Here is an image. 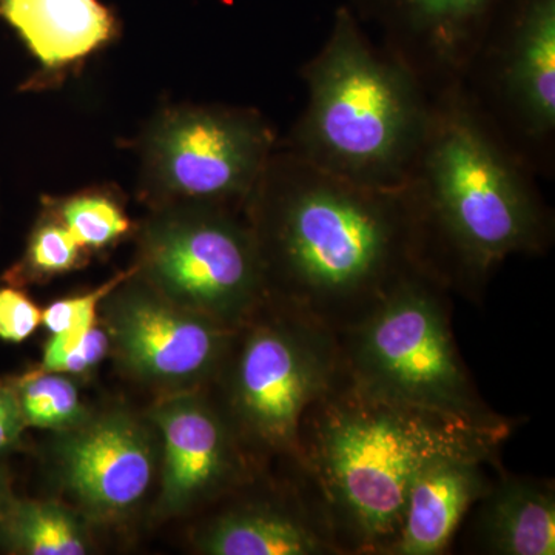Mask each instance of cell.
<instances>
[{"label": "cell", "instance_id": "cell-1", "mask_svg": "<svg viewBox=\"0 0 555 555\" xmlns=\"http://www.w3.org/2000/svg\"><path fill=\"white\" fill-rule=\"evenodd\" d=\"M266 301L341 334L430 273L406 184L369 188L278 149L244 206Z\"/></svg>", "mask_w": 555, "mask_h": 555}, {"label": "cell", "instance_id": "cell-2", "mask_svg": "<svg viewBox=\"0 0 555 555\" xmlns=\"http://www.w3.org/2000/svg\"><path fill=\"white\" fill-rule=\"evenodd\" d=\"M513 433L379 397L343 367L302 415L298 462L343 555H390L420 470L441 456L500 454Z\"/></svg>", "mask_w": 555, "mask_h": 555}, {"label": "cell", "instance_id": "cell-3", "mask_svg": "<svg viewBox=\"0 0 555 555\" xmlns=\"http://www.w3.org/2000/svg\"><path fill=\"white\" fill-rule=\"evenodd\" d=\"M406 188L430 270L470 301L506 258L545 254L553 243V217L528 167L462 86L433 94Z\"/></svg>", "mask_w": 555, "mask_h": 555}, {"label": "cell", "instance_id": "cell-4", "mask_svg": "<svg viewBox=\"0 0 555 555\" xmlns=\"http://www.w3.org/2000/svg\"><path fill=\"white\" fill-rule=\"evenodd\" d=\"M308 105L287 150L318 169L369 188H400L429 129L433 94L347 5L302 68Z\"/></svg>", "mask_w": 555, "mask_h": 555}, {"label": "cell", "instance_id": "cell-5", "mask_svg": "<svg viewBox=\"0 0 555 555\" xmlns=\"http://www.w3.org/2000/svg\"><path fill=\"white\" fill-rule=\"evenodd\" d=\"M451 292L430 273L400 284L366 320L337 335L350 377L379 397L488 429H514L478 392L456 347Z\"/></svg>", "mask_w": 555, "mask_h": 555}, {"label": "cell", "instance_id": "cell-6", "mask_svg": "<svg viewBox=\"0 0 555 555\" xmlns=\"http://www.w3.org/2000/svg\"><path fill=\"white\" fill-rule=\"evenodd\" d=\"M343 367L337 334L268 301L236 328L214 401L251 465L298 462L302 415Z\"/></svg>", "mask_w": 555, "mask_h": 555}, {"label": "cell", "instance_id": "cell-7", "mask_svg": "<svg viewBox=\"0 0 555 555\" xmlns=\"http://www.w3.org/2000/svg\"><path fill=\"white\" fill-rule=\"evenodd\" d=\"M278 147L254 108L175 105L138 139L139 190L153 208L198 204L244 210Z\"/></svg>", "mask_w": 555, "mask_h": 555}, {"label": "cell", "instance_id": "cell-8", "mask_svg": "<svg viewBox=\"0 0 555 555\" xmlns=\"http://www.w3.org/2000/svg\"><path fill=\"white\" fill-rule=\"evenodd\" d=\"M137 275L181 308L238 327L266 301L257 241L244 210L153 208L139 232Z\"/></svg>", "mask_w": 555, "mask_h": 555}, {"label": "cell", "instance_id": "cell-9", "mask_svg": "<svg viewBox=\"0 0 555 555\" xmlns=\"http://www.w3.org/2000/svg\"><path fill=\"white\" fill-rule=\"evenodd\" d=\"M477 69L485 90L467 96L535 169L555 133V0H505L469 73Z\"/></svg>", "mask_w": 555, "mask_h": 555}, {"label": "cell", "instance_id": "cell-10", "mask_svg": "<svg viewBox=\"0 0 555 555\" xmlns=\"http://www.w3.org/2000/svg\"><path fill=\"white\" fill-rule=\"evenodd\" d=\"M104 301L109 341L120 361L152 385L196 387L214 382L238 328L175 305L144 283L137 270Z\"/></svg>", "mask_w": 555, "mask_h": 555}, {"label": "cell", "instance_id": "cell-11", "mask_svg": "<svg viewBox=\"0 0 555 555\" xmlns=\"http://www.w3.org/2000/svg\"><path fill=\"white\" fill-rule=\"evenodd\" d=\"M430 94L463 86L505 0H350Z\"/></svg>", "mask_w": 555, "mask_h": 555}, {"label": "cell", "instance_id": "cell-12", "mask_svg": "<svg viewBox=\"0 0 555 555\" xmlns=\"http://www.w3.org/2000/svg\"><path fill=\"white\" fill-rule=\"evenodd\" d=\"M164 440L163 513H184L238 488L254 465L214 398L184 390L153 409Z\"/></svg>", "mask_w": 555, "mask_h": 555}, {"label": "cell", "instance_id": "cell-13", "mask_svg": "<svg viewBox=\"0 0 555 555\" xmlns=\"http://www.w3.org/2000/svg\"><path fill=\"white\" fill-rule=\"evenodd\" d=\"M195 542L210 555H343L299 462L283 489L225 507Z\"/></svg>", "mask_w": 555, "mask_h": 555}, {"label": "cell", "instance_id": "cell-14", "mask_svg": "<svg viewBox=\"0 0 555 555\" xmlns=\"http://www.w3.org/2000/svg\"><path fill=\"white\" fill-rule=\"evenodd\" d=\"M69 492L98 517H116L138 505L155 476L147 430L126 414L100 416L69 433L60 447Z\"/></svg>", "mask_w": 555, "mask_h": 555}, {"label": "cell", "instance_id": "cell-15", "mask_svg": "<svg viewBox=\"0 0 555 555\" xmlns=\"http://www.w3.org/2000/svg\"><path fill=\"white\" fill-rule=\"evenodd\" d=\"M0 20L17 33L39 69L24 91L49 89L118 36L101 0H0Z\"/></svg>", "mask_w": 555, "mask_h": 555}, {"label": "cell", "instance_id": "cell-16", "mask_svg": "<svg viewBox=\"0 0 555 555\" xmlns=\"http://www.w3.org/2000/svg\"><path fill=\"white\" fill-rule=\"evenodd\" d=\"M502 469L500 454L447 455L423 467L409 489L390 555L447 553L463 520Z\"/></svg>", "mask_w": 555, "mask_h": 555}, {"label": "cell", "instance_id": "cell-17", "mask_svg": "<svg viewBox=\"0 0 555 555\" xmlns=\"http://www.w3.org/2000/svg\"><path fill=\"white\" fill-rule=\"evenodd\" d=\"M470 513L473 553L555 554V485L550 478L514 476L502 469Z\"/></svg>", "mask_w": 555, "mask_h": 555}, {"label": "cell", "instance_id": "cell-18", "mask_svg": "<svg viewBox=\"0 0 555 555\" xmlns=\"http://www.w3.org/2000/svg\"><path fill=\"white\" fill-rule=\"evenodd\" d=\"M2 535L14 551L30 555H83L89 537L78 517L56 503L25 502L2 511Z\"/></svg>", "mask_w": 555, "mask_h": 555}, {"label": "cell", "instance_id": "cell-19", "mask_svg": "<svg viewBox=\"0 0 555 555\" xmlns=\"http://www.w3.org/2000/svg\"><path fill=\"white\" fill-rule=\"evenodd\" d=\"M46 206L69 230L83 250L112 246L131 229L122 204L109 190H86L67 198L46 201Z\"/></svg>", "mask_w": 555, "mask_h": 555}, {"label": "cell", "instance_id": "cell-20", "mask_svg": "<svg viewBox=\"0 0 555 555\" xmlns=\"http://www.w3.org/2000/svg\"><path fill=\"white\" fill-rule=\"evenodd\" d=\"M25 425L42 429H68L83 416L79 389L67 374L40 371L22 379L17 389Z\"/></svg>", "mask_w": 555, "mask_h": 555}, {"label": "cell", "instance_id": "cell-21", "mask_svg": "<svg viewBox=\"0 0 555 555\" xmlns=\"http://www.w3.org/2000/svg\"><path fill=\"white\" fill-rule=\"evenodd\" d=\"M83 248L49 210L33 232L25 257L10 272L11 281L57 275L78 268Z\"/></svg>", "mask_w": 555, "mask_h": 555}, {"label": "cell", "instance_id": "cell-22", "mask_svg": "<svg viewBox=\"0 0 555 555\" xmlns=\"http://www.w3.org/2000/svg\"><path fill=\"white\" fill-rule=\"evenodd\" d=\"M108 347V331L98 324L80 334L51 335L43 352L42 371L82 374L101 363Z\"/></svg>", "mask_w": 555, "mask_h": 555}, {"label": "cell", "instance_id": "cell-23", "mask_svg": "<svg viewBox=\"0 0 555 555\" xmlns=\"http://www.w3.org/2000/svg\"><path fill=\"white\" fill-rule=\"evenodd\" d=\"M134 270L137 269L133 266L126 272L118 273L89 294L54 301L49 308L42 310V323L49 328L51 335L80 334L89 331L96 324L98 309L108 297L109 292L115 291L124 280L133 275Z\"/></svg>", "mask_w": 555, "mask_h": 555}, {"label": "cell", "instance_id": "cell-24", "mask_svg": "<svg viewBox=\"0 0 555 555\" xmlns=\"http://www.w3.org/2000/svg\"><path fill=\"white\" fill-rule=\"evenodd\" d=\"M42 323V310L24 292L0 288V339L22 343Z\"/></svg>", "mask_w": 555, "mask_h": 555}, {"label": "cell", "instance_id": "cell-25", "mask_svg": "<svg viewBox=\"0 0 555 555\" xmlns=\"http://www.w3.org/2000/svg\"><path fill=\"white\" fill-rule=\"evenodd\" d=\"M25 422L16 393L0 386V454L20 440Z\"/></svg>", "mask_w": 555, "mask_h": 555}, {"label": "cell", "instance_id": "cell-26", "mask_svg": "<svg viewBox=\"0 0 555 555\" xmlns=\"http://www.w3.org/2000/svg\"><path fill=\"white\" fill-rule=\"evenodd\" d=\"M3 511V489L2 485H0V513Z\"/></svg>", "mask_w": 555, "mask_h": 555}]
</instances>
